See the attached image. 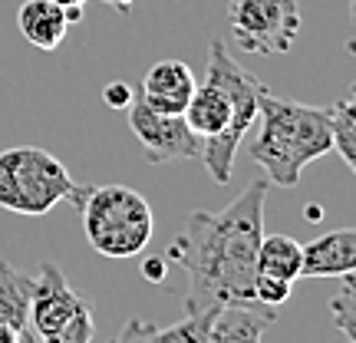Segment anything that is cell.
I'll list each match as a JSON object with an SVG mask.
<instances>
[{
  "instance_id": "1",
  "label": "cell",
  "mask_w": 356,
  "mask_h": 343,
  "mask_svg": "<svg viewBox=\"0 0 356 343\" xmlns=\"http://www.w3.org/2000/svg\"><path fill=\"white\" fill-rule=\"evenodd\" d=\"M270 182L257 178L225 212H191L165 248V264L188 274L185 314L221 307H264L254 301L257 248L264 238V202Z\"/></svg>"
},
{
  "instance_id": "2",
  "label": "cell",
  "mask_w": 356,
  "mask_h": 343,
  "mask_svg": "<svg viewBox=\"0 0 356 343\" xmlns=\"http://www.w3.org/2000/svg\"><path fill=\"white\" fill-rule=\"evenodd\" d=\"M264 83L248 73L234 56L225 50V40H211L208 47V70L202 86H195L181 119L195 136H202V166L218 185H228L234 172V155L244 132H251L261 109Z\"/></svg>"
},
{
  "instance_id": "3",
  "label": "cell",
  "mask_w": 356,
  "mask_h": 343,
  "mask_svg": "<svg viewBox=\"0 0 356 343\" xmlns=\"http://www.w3.org/2000/svg\"><path fill=\"white\" fill-rule=\"evenodd\" d=\"M261 132L251 142V162L264 168L270 185L297 189L310 162L333 152L330 139V109L307 106L284 96H274L270 89L261 93Z\"/></svg>"
},
{
  "instance_id": "4",
  "label": "cell",
  "mask_w": 356,
  "mask_h": 343,
  "mask_svg": "<svg viewBox=\"0 0 356 343\" xmlns=\"http://www.w3.org/2000/svg\"><path fill=\"white\" fill-rule=\"evenodd\" d=\"M89 185L73 182L66 166L47 149L13 145L0 152V208L13 215H47L60 202L76 205L86 198Z\"/></svg>"
},
{
  "instance_id": "5",
  "label": "cell",
  "mask_w": 356,
  "mask_h": 343,
  "mask_svg": "<svg viewBox=\"0 0 356 343\" xmlns=\"http://www.w3.org/2000/svg\"><path fill=\"white\" fill-rule=\"evenodd\" d=\"M79 215L89 248L102 257L129 261L152 241V208L129 185H89L86 198L79 202Z\"/></svg>"
},
{
  "instance_id": "6",
  "label": "cell",
  "mask_w": 356,
  "mask_h": 343,
  "mask_svg": "<svg viewBox=\"0 0 356 343\" xmlns=\"http://www.w3.org/2000/svg\"><path fill=\"white\" fill-rule=\"evenodd\" d=\"M30 333L33 337H66L70 343H92V304L79 297L56 261L40 267L33 301H30Z\"/></svg>"
},
{
  "instance_id": "7",
  "label": "cell",
  "mask_w": 356,
  "mask_h": 343,
  "mask_svg": "<svg viewBox=\"0 0 356 343\" xmlns=\"http://www.w3.org/2000/svg\"><path fill=\"white\" fill-rule=\"evenodd\" d=\"M228 26L244 53H287L300 37L297 0H228Z\"/></svg>"
},
{
  "instance_id": "8",
  "label": "cell",
  "mask_w": 356,
  "mask_h": 343,
  "mask_svg": "<svg viewBox=\"0 0 356 343\" xmlns=\"http://www.w3.org/2000/svg\"><path fill=\"white\" fill-rule=\"evenodd\" d=\"M126 109H129V129L142 142L145 159L152 166H165V162H178V159H202L204 139L191 132L181 115L149 109L136 96V89H132V102H129Z\"/></svg>"
},
{
  "instance_id": "9",
  "label": "cell",
  "mask_w": 356,
  "mask_h": 343,
  "mask_svg": "<svg viewBox=\"0 0 356 343\" xmlns=\"http://www.w3.org/2000/svg\"><path fill=\"white\" fill-rule=\"evenodd\" d=\"M195 86H198V79H195L188 63H181V60H162L136 86V96L149 109H155V113L181 115L191 99V93H195Z\"/></svg>"
},
{
  "instance_id": "10",
  "label": "cell",
  "mask_w": 356,
  "mask_h": 343,
  "mask_svg": "<svg viewBox=\"0 0 356 343\" xmlns=\"http://www.w3.org/2000/svg\"><path fill=\"white\" fill-rule=\"evenodd\" d=\"M356 271V231L337 228L304 244L300 278H343Z\"/></svg>"
},
{
  "instance_id": "11",
  "label": "cell",
  "mask_w": 356,
  "mask_h": 343,
  "mask_svg": "<svg viewBox=\"0 0 356 343\" xmlns=\"http://www.w3.org/2000/svg\"><path fill=\"white\" fill-rule=\"evenodd\" d=\"M218 310H204V314H185L172 327H159L149 317H132L115 333L109 343H208V327Z\"/></svg>"
},
{
  "instance_id": "12",
  "label": "cell",
  "mask_w": 356,
  "mask_h": 343,
  "mask_svg": "<svg viewBox=\"0 0 356 343\" xmlns=\"http://www.w3.org/2000/svg\"><path fill=\"white\" fill-rule=\"evenodd\" d=\"M37 278L10 261H0V324L20 333V343H37L30 333V301H33Z\"/></svg>"
},
{
  "instance_id": "13",
  "label": "cell",
  "mask_w": 356,
  "mask_h": 343,
  "mask_svg": "<svg viewBox=\"0 0 356 343\" xmlns=\"http://www.w3.org/2000/svg\"><path fill=\"white\" fill-rule=\"evenodd\" d=\"M274 320H277L274 307H221L211 317L208 343H261Z\"/></svg>"
},
{
  "instance_id": "14",
  "label": "cell",
  "mask_w": 356,
  "mask_h": 343,
  "mask_svg": "<svg viewBox=\"0 0 356 343\" xmlns=\"http://www.w3.org/2000/svg\"><path fill=\"white\" fill-rule=\"evenodd\" d=\"M17 26L26 37L30 47H37L43 53H53L66 40V10L56 7L53 0H24L20 13H17Z\"/></svg>"
},
{
  "instance_id": "15",
  "label": "cell",
  "mask_w": 356,
  "mask_h": 343,
  "mask_svg": "<svg viewBox=\"0 0 356 343\" xmlns=\"http://www.w3.org/2000/svg\"><path fill=\"white\" fill-rule=\"evenodd\" d=\"M300 261H304V244L291 234H264L257 248V274L297 280L300 278Z\"/></svg>"
},
{
  "instance_id": "16",
  "label": "cell",
  "mask_w": 356,
  "mask_h": 343,
  "mask_svg": "<svg viewBox=\"0 0 356 343\" xmlns=\"http://www.w3.org/2000/svg\"><path fill=\"white\" fill-rule=\"evenodd\" d=\"M330 109V139L333 152H340L343 166L353 172L356 168V99L353 93H346L340 99L327 106Z\"/></svg>"
},
{
  "instance_id": "17",
  "label": "cell",
  "mask_w": 356,
  "mask_h": 343,
  "mask_svg": "<svg viewBox=\"0 0 356 343\" xmlns=\"http://www.w3.org/2000/svg\"><path fill=\"white\" fill-rule=\"evenodd\" d=\"M330 317L337 324V330L343 333V340L356 343V280L353 274L340 278V291L330 297Z\"/></svg>"
},
{
  "instance_id": "18",
  "label": "cell",
  "mask_w": 356,
  "mask_h": 343,
  "mask_svg": "<svg viewBox=\"0 0 356 343\" xmlns=\"http://www.w3.org/2000/svg\"><path fill=\"white\" fill-rule=\"evenodd\" d=\"M291 291H293V280L270 278V274H257L254 278V301L264 307H274V310H277L280 304L291 301Z\"/></svg>"
},
{
  "instance_id": "19",
  "label": "cell",
  "mask_w": 356,
  "mask_h": 343,
  "mask_svg": "<svg viewBox=\"0 0 356 343\" xmlns=\"http://www.w3.org/2000/svg\"><path fill=\"white\" fill-rule=\"evenodd\" d=\"M102 102L109 106V109H126L129 102H132V86L129 83H109V86L102 89Z\"/></svg>"
},
{
  "instance_id": "20",
  "label": "cell",
  "mask_w": 356,
  "mask_h": 343,
  "mask_svg": "<svg viewBox=\"0 0 356 343\" xmlns=\"http://www.w3.org/2000/svg\"><path fill=\"white\" fill-rule=\"evenodd\" d=\"M168 274V264H165V257H145L142 261V278H149L155 280V284H162Z\"/></svg>"
},
{
  "instance_id": "21",
  "label": "cell",
  "mask_w": 356,
  "mask_h": 343,
  "mask_svg": "<svg viewBox=\"0 0 356 343\" xmlns=\"http://www.w3.org/2000/svg\"><path fill=\"white\" fill-rule=\"evenodd\" d=\"M0 343H20V333L7 327V324H0Z\"/></svg>"
},
{
  "instance_id": "22",
  "label": "cell",
  "mask_w": 356,
  "mask_h": 343,
  "mask_svg": "<svg viewBox=\"0 0 356 343\" xmlns=\"http://www.w3.org/2000/svg\"><path fill=\"white\" fill-rule=\"evenodd\" d=\"M102 3H109V7H113V10H119V13H129L136 0H102Z\"/></svg>"
},
{
  "instance_id": "23",
  "label": "cell",
  "mask_w": 356,
  "mask_h": 343,
  "mask_svg": "<svg viewBox=\"0 0 356 343\" xmlns=\"http://www.w3.org/2000/svg\"><path fill=\"white\" fill-rule=\"evenodd\" d=\"M56 7H63V10H70V7H83L86 0H53Z\"/></svg>"
},
{
  "instance_id": "24",
  "label": "cell",
  "mask_w": 356,
  "mask_h": 343,
  "mask_svg": "<svg viewBox=\"0 0 356 343\" xmlns=\"http://www.w3.org/2000/svg\"><path fill=\"white\" fill-rule=\"evenodd\" d=\"M307 218H310V221H320V205H310V208H307Z\"/></svg>"
},
{
  "instance_id": "25",
  "label": "cell",
  "mask_w": 356,
  "mask_h": 343,
  "mask_svg": "<svg viewBox=\"0 0 356 343\" xmlns=\"http://www.w3.org/2000/svg\"><path fill=\"white\" fill-rule=\"evenodd\" d=\"M37 343H70L66 337H37Z\"/></svg>"
},
{
  "instance_id": "26",
  "label": "cell",
  "mask_w": 356,
  "mask_h": 343,
  "mask_svg": "<svg viewBox=\"0 0 356 343\" xmlns=\"http://www.w3.org/2000/svg\"><path fill=\"white\" fill-rule=\"evenodd\" d=\"M340 343H350V340H340Z\"/></svg>"
}]
</instances>
